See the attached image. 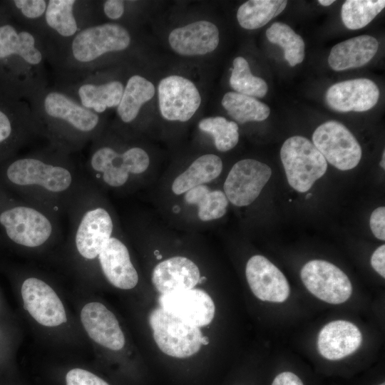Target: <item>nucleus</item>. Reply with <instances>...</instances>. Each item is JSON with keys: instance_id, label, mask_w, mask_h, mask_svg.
Returning a JSON list of instances; mask_svg holds the SVG:
<instances>
[{"instance_id": "31", "label": "nucleus", "mask_w": 385, "mask_h": 385, "mask_svg": "<svg viewBox=\"0 0 385 385\" xmlns=\"http://www.w3.org/2000/svg\"><path fill=\"white\" fill-rule=\"evenodd\" d=\"M267 38L279 45L284 51V59L292 67L304 58V42L302 38L287 24L276 21L266 31Z\"/></svg>"}, {"instance_id": "9", "label": "nucleus", "mask_w": 385, "mask_h": 385, "mask_svg": "<svg viewBox=\"0 0 385 385\" xmlns=\"http://www.w3.org/2000/svg\"><path fill=\"white\" fill-rule=\"evenodd\" d=\"M35 135L29 101L0 78V148L19 146Z\"/></svg>"}, {"instance_id": "42", "label": "nucleus", "mask_w": 385, "mask_h": 385, "mask_svg": "<svg viewBox=\"0 0 385 385\" xmlns=\"http://www.w3.org/2000/svg\"><path fill=\"white\" fill-rule=\"evenodd\" d=\"M202 345H207L209 344V339L207 337L202 336L201 339Z\"/></svg>"}, {"instance_id": "44", "label": "nucleus", "mask_w": 385, "mask_h": 385, "mask_svg": "<svg viewBox=\"0 0 385 385\" xmlns=\"http://www.w3.org/2000/svg\"><path fill=\"white\" fill-rule=\"evenodd\" d=\"M379 385H385V384H384V383H382V384H379Z\"/></svg>"}, {"instance_id": "28", "label": "nucleus", "mask_w": 385, "mask_h": 385, "mask_svg": "<svg viewBox=\"0 0 385 385\" xmlns=\"http://www.w3.org/2000/svg\"><path fill=\"white\" fill-rule=\"evenodd\" d=\"M183 196L186 205L197 207L198 219L205 222L222 217L229 205L223 190H212L207 184L195 187Z\"/></svg>"}, {"instance_id": "17", "label": "nucleus", "mask_w": 385, "mask_h": 385, "mask_svg": "<svg viewBox=\"0 0 385 385\" xmlns=\"http://www.w3.org/2000/svg\"><path fill=\"white\" fill-rule=\"evenodd\" d=\"M160 308L185 323L197 327L212 321L215 307L211 297L201 289H190L167 294L158 299Z\"/></svg>"}, {"instance_id": "14", "label": "nucleus", "mask_w": 385, "mask_h": 385, "mask_svg": "<svg viewBox=\"0 0 385 385\" xmlns=\"http://www.w3.org/2000/svg\"><path fill=\"white\" fill-rule=\"evenodd\" d=\"M272 175V170L255 159L241 160L230 169L223 184L229 202L237 207L252 204L260 195Z\"/></svg>"}, {"instance_id": "35", "label": "nucleus", "mask_w": 385, "mask_h": 385, "mask_svg": "<svg viewBox=\"0 0 385 385\" xmlns=\"http://www.w3.org/2000/svg\"><path fill=\"white\" fill-rule=\"evenodd\" d=\"M198 128L212 136L215 147L220 152L229 151L238 143V125L222 116L205 118L198 123Z\"/></svg>"}, {"instance_id": "1", "label": "nucleus", "mask_w": 385, "mask_h": 385, "mask_svg": "<svg viewBox=\"0 0 385 385\" xmlns=\"http://www.w3.org/2000/svg\"><path fill=\"white\" fill-rule=\"evenodd\" d=\"M6 176L28 202L58 218L67 212L87 180L80 175L71 154L51 145L14 160L6 169Z\"/></svg>"}, {"instance_id": "39", "label": "nucleus", "mask_w": 385, "mask_h": 385, "mask_svg": "<svg viewBox=\"0 0 385 385\" xmlns=\"http://www.w3.org/2000/svg\"><path fill=\"white\" fill-rule=\"evenodd\" d=\"M272 385H304L302 380L294 373L284 371L278 374Z\"/></svg>"}, {"instance_id": "4", "label": "nucleus", "mask_w": 385, "mask_h": 385, "mask_svg": "<svg viewBox=\"0 0 385 385\" xmlns=\"http://www.w3.org/2000/svg\"><path fill=\"white\" fill-rule=\"evenodd\" d=\"M131 43L129 30L120 24H92L80 31L51 60L58 66L61 80L70 79L94 71L104 57L122 53Z\"/></svg>"}, {"instance_id": "38", "label": "nucleus", "mask_w": 385, "mask_h": 385, "mask_svg": "<svg viewBox=\"0 0 385 385\" xmlns=\"http://www.w3.org/2000/svg\"><path fill=\"white\" fill-rule=\"evenodd\" d=\"M371 265L381 277H385V245L379 247L372 254Z\"/></svg>"}, {"instance_id": "11", "label": "nucleus", "mask_w": 385, "mask_h": 385, "mask_svg": "<svg viewBox=\"0 0 385 385\" xmlns=\"http://www.w3.org/2000/svg\"><path fill=\"white\" fill-rule=\"evenodd\" d=\"M312 143L326 161L340 170L354 168L361 158V146L342 123L329 120L317 128Z\"/></svg>"}, {"instance_id": "5", "label": "nucleus", "mask_w": 385, "mask_h": 385, "mask_svg": "<svg viewBox=\"0 0 385 385\" xmlns=\"http://www.w3.org/2000/svg\"><path fill=\"white\" fill-rule=\"evenodd\" d=\"M150 165L144 148L115 143L103 132L91 142L85 169L86 178L98 189L123 190L144 175Z\"/></svg>"}, {"instance_id": "33", "label": "nucleus", "mask_w": 385, "mask_h": 385, "mask_svg": "<svg viewBox=\"0 0 385 385\" xmlns=\"http://www.w3.org/2000/svg\"><path fill=\"white\" fill-rule=\"evenodd\" d=\"M230 85L235 92L253 98H263L268 91L267 83L262 78L252 75L247 61L236 57L232 62Z\"/></svg>"}, {"instance_id": "7", "label": "nucleus", "mask_w": 385, "mask_h": 385, "mask_svg": "<svg viewBox=\"0 0 385 385\" xmlns=\"http://www.w3.org/2000/svg\"><path fill=\"white\" fill-rule=\"evenodd\" d=\"M280 158L289 185L299 192L308 191L327 171L325 158L309 140L301 135L284 142Z\"/></svg>"}, {"instance_id": "21", "label": "nucleus", "mask_w": 385, "mask_h": 385, "mask_svg": "<svg viewBox=\"0 0 385 385\" xmlns=\"http://www.w3.org/2000/svg\"><path fill=\"white\" fill-rule=\"evenodd\" d=\"M171 48L183 56H203L213 52L220 43L217 26L207 20L196 21L171 31L168 36Z\"/></svg>"}, {"instance_id": "37", "label": "nucleus", "mask_w": 385, "mask_h": 385, "mask_svg": "<svg viewBox=\"0 0 385 385\" xmlns=\"http://www.w3.org/2000/svg\"><path fill=\"white\" fill-rule=\"evenodd\" d=\"M106 17L112 21L120 19L125 10V1L122 0H106L102 4Z\"/></svg>"}, {"instance_id": "36", "label": "nucleus", "mask_w": 385, "mask_h": 385, "mask_svg": "<svg viewBox=\"0 0 385 385\" xmlns=\"http://www.w3.org/2000/svg\"><path fill=\"white\" fill-rule=\"evenodd\" d=\"M370 227L374 235L381 240H385V207L375 209L370 217Z\"/></svg>"}, {"instance_id": "10", "label": "nucleus", "mask_w": 385, "mask_h": 385, "mask_svg": "<svg viewBox=\"0 0 385 385\" xmlns=\"http://www.w3.org/2000/svg\"><path fill=\"white\" fill-rule=\"evenodd\" d=\"M90 1L76 0H48L44 16V37L52 36L57 43L51 51L50 58L82 29L90 24Z\"/></svg>"}, {"instance_id": "19", "label": "nucleus", "mask_w": 385, "mask_h": 385, "mask_svg": "<svg viewBox=\"0 0 385 385\" xmlns=\"http://www.w3.org/2000/svg\"><path fill=\"white\" fill-rule=\"evenodd\" d=\"M118 233L119 230L111 237L96 260L103 275L113 286L130 289L137 285L138 274L129 250Z\"/></svg>"}, {"instance_id": "2", "label": "nucleus", "mask_w": 385, "mask_h": 385, "mask_svg": "<svg viewBox=\"0 0 385 385\" xmlns=\"http://www.w3.org/2000/svg\"><path fill=\"white\" fill-rule=\"evenodd\" d=\"M27 100L36 134L59 150L79 151L103 132L102 115L83 107L57 85L43 86Z\"/></svg>"}, {"instance_id": "43", "label": "nucleus", "mask_w": 385, "mask_h": 385, "mask_svg": "<svg viewBox=\"0 0 385 385\" xmlns=\"http://www.w3.org/2000/svg\"><path fill=\"white\" fill-rule=\"evenodd\" d=\"M311 195H312L311 193L307 194V195H306V198H309V197L311 196Z\"/></svg>"}, {"instance_id": "41", "label": "nucleus", "mask_w": 385, "mask_h": 385, "mask_svg": "<svg viewBox=\"0 0 385 385\" xmlns=\"http://www.w3.org/2000/svg\"><path fill=\"white\" fill-rule=\"evenodd\" d=\"M384 160H385V151L384 150L383 153H382L381 160L380 162V165L383 169L385 168V161Z\"/></svg>"}, {"instance_id": "16", "label": "nucleus", "mask_w": 385, "mask_h": 385, "mask_svg": "<svg viewBox=\"0 0 385 385\" xmlns=\"http://www.w3.org/2000/svg\"><path fill=\"white\" fill-rule=\"evenodd\" d=\"M21 293L25 309L40 324L53 327L67 321L62 302L43 280L34 277L26 278L22 283Z\"/></svg>"}, {"instance_id": "40", "label": "nucleus", "mask_w": 385, "mask_h": 385, "mask_svg": "<svg viewBox=\"0 0 385 385\" xmlns=\"http://www.w3.org/2000/svg\"><path fill=\"white\" fill-rule=\"evenodd\" d=\"M335 1L334 0H319L318 2L324 6H328L332 4Z\"/></svg>"}, {"instance_id": "13", "label": "nucleus", "mask_w": 385, "mask_h": 385, "mask_svg": "<svg viewBox=\"0 0 385 385\" xmlns=\"http://www.w3.org/2000/svg\"><path fill=\"white\" fill-rule=\"evenodd\" d=\"M160 113L168 121L187 122L201 104L200 93L190 79L170 75L160 80L158 86Z\"/></svg>"}, {"instance_id": "22", "label": "nucleus", "mask_w": 385, "mask_h": 385, "mask_svg": "<svg viewBox=\"0 0 385 385\" xmlns=\"http://www.w3.org/2000/svg\"><path fill=\"white\" fill-rule=\"evenodd\" d=\"M200 277L198 266L184 256H174L160 262L152 272V282L161 294L193 289Z\"/></svg>"}, {"instance_id": "20", "label": "nucleus", "mask_w": 385, "mask_h": 385, "mask_svg": "<svg viewBox=\"0 0 385 385\" xmlns=\"http://www.w3.org/2000/svg\"><path fill=\"white\" fill-rule=\"evenodd\" d=\"M379 98L376 84L365 78L337 83L328 88L325 96L328 106L342 113L370 110L377 103Z\"/></svg>"}, {"instance_id": "30", "label": "nucleus", "mask_w": 385, "mask_h": 385, "mask_svg": "<svg viewBox=\"0 0 385 385\" xmlns=\"http://www.w3.org/2000/svg\"><path fill=\"white\" fill-rule=\"evenodd\" d=\"M287 4L284 0H250L238 8L237 19L243 29H257L282 13Z\"/></svg>"}, {"instance_id": "34", "label": "nucleus", "mask_w": 385, "mask_h": 385, "mask_svg": "<svg viewBox=\"0 0 385 385\" xmlns=\"http://www.w3.org/2000/svg\"><path fill=\"white\" fill-rule=\"evenodd\" d=\"M384 0H347L342 6L344 26L356 30L368 25L384 8Z\"/></svg>"}, {"instance_id": "15", "label": "nucleus", "mask_w": 385, "mask_h": 385, "mask_svg": "<svg viewBox=\"0 0 385 385\" xmlns=\"http://www.w3.org/2000/svg\"><path fill=\"white\" fill-rule=\"evenodd\" d=\"M302 280L315 297L327 303L346 302L352 293L351 283L339 267L321 260H311L301 270Z\"/></svg>"}, {"instance_id": "23", "label": "nucleus", "mask_w": 385, "mask_h": 385, "mask_svg": "<svg viewBox=\"0 0 385 385\" xmlns=\"http://www.w3.org/2000/svg\"><path fill=\"white\" fill-rule=\"evenodd\" d=\"M81 320L89 337L111 350L118 351L125 345V337L112 312L98 302L86 304L81 309Z\"/></svg>"}, {"instance_id": "24", "label": "nucleus", "mask_w": 385, "mask_h": 385, "mask_svg": "<svg viewBox=\"0 0 385 385\" xmlns=\"http://www.w3.org/2000/svg\"><path fill=\"white\" fill-rule=\"evenodd\" d=\"M359 328L345 320H335L319 332L317 340L320 354L329 360H339L354 353L361 345Z\"/></svg>"}, {"instance_id": "29", "label": "nucleus", "mask_w": 385, "mask_h": 385, "mask_svg": "<svg viewBox=\"0 0 385 385\" xmlns=\"http://www.w3.org/2000/svg\"><path fill=\"white\" fill-rule=\"evenodd\" d=\"M227 114L236 122L243 124L250 121H262L268 118L270 109L255 98L230 91L221 101Z\"/></svg>"}, {"instance_id": "3", "label": "nucleus", "mask_w": 385, "mask_h": 385, "mask_svg": "<svg viewBox=\"0 0 385 385\" xmlns=\"http://www.w3.org/2000/svg\"><path fill=\"white\" fill-rule=\"evenodd\" d=\"M43 37L14 19L0 3V78L27 98L47 83L44 61L48 48Z\"/></svg>"}, {"instance_id": "32", "label": "nucleus", "mask_w": 385, "mask_h": 385, "mask_svg": "<svg viewBox=\"0 0 385 385\" xmlns=\"http://www.w3.org/2000/svg\"><path fill=\"white\" fill-rule=\"evenodd\" d=\"M3 2L14 19L44 37V16L48 0H13Z\"/></svg>"}, {"instance_id": "12", "label": "nucleus", "mask_w": 385, "mask_h": 385, "mask_svg": "<svg viewBox=\"0 0 385 385\" xmlns=\"http://www.w3.org/2000/svg\"><path fill=\"white\" fill-rule=\"evenodd\" d=\"M83 107L102 115L107 109L117 108L125 83L118 79L100 81L93 71L61 80L58 84Z\"/></svg>"}, {"instance_id": "18", "label": "nucleus", "mask_w": 385, "mask_h": 385, "mask_svg": "<svg viewBox=\"0 0 385 385\" xmlns=\"http://www.w3.org/2000/svg\"><path fill=\"white\" fill-rule=\"evenodd\" d=\"M245 275L252 293L260 300L283 302L289 295L285 276L264 256L257 255L249 259Z\"/></svg>"}, {"instance_id": "25", "label": "nucleus", "mask_w": 385, "mask_h": 385, "mask_svg": "<svg viewBox=\"0 0 385 385\" xmlns=\"http://www.w3.org/2000/svg\"><path fill=\"white\" fill-rule=\"evenodd\" d=\"M377 40L369 35L349 38L331 49L328 63L336 71L361 67L370 61L378 51Z\"/></svg>"}, {"instance_id": "8", "label": "nucleus", "mask_w": 385, "mask_h": 385, "mask_svg": "<svg viewBox=\"0 0 385 385\" xmlns=\"http://www.w3.org/2000/svg\"><path fill=\"white\" fill-rule=\"evenodd\" d=\"M154 340L165 354L185 359L195 354L202 346V332L171 313L158 307L148 318Z\"/></svg>"}, {"instance_id": "6", "label": "nucleus", "mask_w": 385, "mask_h": 385, "mask_svg": "<svg viewBox=\"0 0 385 385\" xmlns=\"http://www.w3.org/2000/svg\"><path fill=\"white\" fill-rule=\"evenodd\" d=\"M0 225L10 240L29 249L42 247L60 233L58 217L28 201L2 210Z\"/></svg>"}, {"instance_id": "26", "label": "nucleus", "mask_w": 385, "mask_h": 385, "mask_svg": "<svg viewBox=\"0 0 385 385\" xmlns=\"http://www.w3.org/2000/svg\"><path fill=\"white\" fill-rule=\"evenodd\" d=\"M222 168V161L218 155L203 154L173 179L170 185L171 192L180 196L195 187L210 183L220 175Z\"/></svg>"}, {"instance_id": "27", "label": "nucleus", "mask_w": 385, "mask_h": 385, "mask_svg": "<svg viewBox=\"0 0 385 385\" xmlns=\"http://www.w3.org/2000/svg\"><path fill=\"white\" fill-rule=\"evenodd\" d=\"M155 93L153 83L139 74L130 76L126 81L123 93L116 113L124 124H131L138 118L144 104Z\"/></svg>"}]
</instances>
